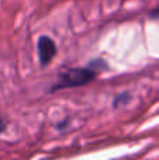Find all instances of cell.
I'll return each mask as SVG.
<instances>
[{
	"label": "cell",
	"mask_w": 159,
	"mask_h": 160,
	"mask_svg": "<svg viewBox=\"0 0 159 160\" xmlns=\"http://www.w3.org/2000/svg\"><path fill=\"white\" fill-rule=\"evenodd\" d=\"M131 98V96H130L128 93H121V94H118L117 97H115V100H114V102H113V105L114 107H120V105H123V104H126L128 100Z\"/></svg>",
	"instance_id": "3"
},
{
	"label": "cell",
	"mask_w": 159,
	"mask_h": 160,
	"mask_svg": "<svg viewBox=\"0 0 159 160\" xmlns=\"http://www.w3.org/2000/svg\"><path fill=\"white\" fill-rule=\"evenodd\" d=\"M37 51H38L39 63L42 68H45L49 65V62L56 55V45L49 37L42 35L39 37L38 42H37Z\"/></svg>",
	"instance_id": "2"
},
{
	"label": "cell",
	"mask_w": 159,
	"mask_h": 160,
	"mask_svg": "<svg viewBox=\"0 0 159 160\" xmlns=\"http://www.w3.org/2000/svg\"><path fill=\"white\" fill-rule=\"evenodd\" d=\"M149 18H159V8H155L149 13Z\"/></svg>",
	"instance_id": "4"
},
{
	"label": "cell",
	"mask_w": 159,
	"mask_h": 160,
	"mask_svg": "<svg viewBox=\"0 0 159 160\" xmlns=\"http://www.w3.org/2000/svg\"><path fill=\"white\" fill-rule=\"evenodd\" d=\"M97 76V70L93 68H82V69H66L59 75L58 82L54 84L51 91L62 90V88H72L79 87V86H85L87 83L93 82Z\"/></svg>",
	"instance_id": "1"
},
{
	"label": "cell",
	"mask_w": 159,
	"mask_h": 160,
	"mask_svg": "<svg viewBox=\"0 0 159 160\" xmlns=\"http://www.w3.org/2000/svg\"><path fill=\"white\" fill-rule=\"evenodd\" d=\"M4 131H6V122H4V119H3L2 114H0V133L4 132Z\"/></svg>",
	"instance_id": "5"
}]
</instances>
